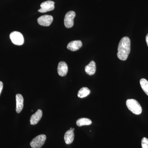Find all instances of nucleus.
I'll return each instance as SVG.
<instances>
[{
	"label": "nucleus",
	"instance_id": "obj_1",
	"mask_svg": "<svg viewBox=\"0 0 148 148\" xmlns=\"http://www.w3.org/2000/svg\"><path fill=\"white\" fill-rule=\"evenodd\" d=\"M131 42L128 37H124L121 40L118 47V58L122 61L127 59L130 51Z\"/></svg>",
	"mask_w": 148,
	"mask_h": 148
},
{
	"label": "nucleus",
	"instance_id": "obj_2",
	"mask_svg": "<svg viewBox=\"0 0 148 148\" xmlns=\"http://www.w3.org/2000/svg\"><path fill=\"white\" fill-rule=\"evenodd\" d=\"M126 104L127 108L133 114L139 115L142 113V107L138 101L135 99H128L126 101Z\"/></svg>",
	"mask_w": 148,
	"mask_h": 148
},
{
	"label": "nucleus",
	"instance_id": "obj_3",
	"mask_svg": "<svg viewBox=\"0 0 148 148\" xmlns=\"http://www.w3.org/2000/svg\"><path fill=\"white\" fill-rule=\"evenodd\" d=\"M46 140V136L44 134L38 135L34 138L30 143L32 148H40L42 147Z\"/></svg>",
	"mask_w": 148,
	"mask_h": 148
},
{
	"label": "nucleus",
	"instance_id": "obj_4",
	"mask_svg": "<svg viewBox=\"0 0 148 148\" xmlns=\"http://www.w3.org/2000/svg\"><path fill=\"white\" fill-rule=\"evenodd\" d=\"M11 40L14 44L17 45H21L24 44V38L23 35L20 32H14L10 35Z\"/></svg>",
	"mask_w": 148,
	"mask_h": 148
},
{
	"label": "nucleus",
	"instance_id": "obj_5",
	"mask_svg": "<svg viewBox=\"0 0 148 148\" xmlns=\"http://www.w3.org/2000/svg\"><path fill=\"white\" fill-rule=\"evenodd\" d=\"M76 16L75 12L71 11L67 12L64 18V25L67 28H71L74 25V19Z\"/></svg>",
	"mask_w": 148,
	"mask_h": 148
},
{
	"label": "nucleus",
	"instance_id": "obj_6",
	"mask_svg": "<svg viewBox=\"0 0 148 148\" xmlns=\"http://www.w3.org/2000/svg\"><path fill=\"white\" fill-rule=\"evenodd\" d=\"M40 7L41 8L38 11L41 13H45L53 10L55 8L54 2L51 1H47L44 2L41 4Z\"/></svg>",
	"mask_w": 148,
	"mask_h": 148
},
{
	"label": "nucleus",
	"instance_id": "obj_7",
	"mask_svg": "<svg viewBox=\"0 0 148 148\" xmlns=\"http://www.w3.org/2000/svg\"><path fill=\"white\" fill-rule=\"evenodd\" d=\"M53 21V16L51 15H45L40 16L38 19V22L40 25L48 27L50 26Z\"/></svg>",
	"mask_w": 148,
	"mask_h": 148
},
{
	"label": "nucleus",
	"instance_id": "obj_8",
	"mask_svg": "<svg viewBox=\"0 0 148 148\" xmlns=\"http://www.w3.org/2000/svg\"><path fill=\"white\" fill-rule=\"evenodd\" d=\"M42 116V110H38L36 112L32 115L30 118V124L32 125H35L38 123L40 120Z\"/></svg>",
	"mask_w": 148,
	"mask_h": 148
},
{
	"label": "nucleus",
	"instance_id": "obj_9",
	"mask_svg": "<svg viewBox=\"0 0 148 148\" xmlns=\"http://www.w3.org/2000/svg\"><path fill=\"white\" fill-rule=\"evenodd\" d=\"M57 71L59 75L64 77L67 75L68 72V66L66 62L61 61L58 64Z\"/></svg>",
	"mask_w": 148,
	"mask_h": 148
},
{
	"label": "nucleus",
	"instance_id": "obj_10",
	"mask_svg": "<svg viewBox=\"0 0 148 148\" xmlns=\"http://www.w3.org/2000/svg\"><path fill=\"white\" fill-rule=\"evenodd\" d=\"M82 46V42L79 40L71 42L67 45V49L71 51H76Z\"/></svg>",
	"mask_w": 148,
	"mask_h": 148
},
{
	"label": "nucleus",
	"instance_id": "obj_11",
	"mask_svg": "<svg viewBox=\"0 0 148 148\" xmlns=\"http://www.w3.org/2000/svg\"><path fill=\"white\" fill-rule=\"evenodd\" d=\"M16 108L17 113H20L24 108V99L23 96L20 94H17L16 95Z\"/></svg>",
	"mask_w": 148,
	"mask_h": 148
},
{
	"label": "nucleus",
	"instance_id": "obj_12",
	"mask_svg": "<svg viewBox=\"0 0 148 148\" xmlns=\"http://www.w3.org/2000/svg\"><path fill=\"white\" fill-rule=\"evenodd\" d=\"M85 71L88 75H92L95 73L96 71V64L94 61H90V63L86 66Z\"/></svg>",
	"mask_w": 148,
	"mask_h": 148
},
{
	"label": "nucleus",
	"instance_id": "obj_13",
	"mask_svg": "<svg viewBox=\"0 0 148 148\" xmlns=\"http://www.w3.org/2000/svg\"><path fill=\"white\" fill-rule=\"evenodd\" d=\"M75 137L74 131L69 130L66 131L64 135V140L67 145H70L73 143Z\"/></svg>",
	"mask_w": 148,
	"mask_h": 148
},
{
	"label": "nucleus",
	"instance_id": "obj_14",
	"mask_svg": "<svg viewBox=\"0 0 148 148\" xmlns=\"http://www.w3.org/2000/svg\"><path fill=\"white\" fill-rule=\"evenodd\" d=\"M92 122L91 120L86 118H82L77 121L76 124L78 126H82L83 125H88L92 124Z\"/></svg>",
	"mask_w": 148,
	"mask_h": 148
},
{
	"label": "nucleus",
	"instance_id": "obj_15",
	"mask_svg": "<svg viewBox=\"0 0 148 148\" xmlns=\"http://www.w3.org/2000/svg\"><path fill=\"white\" fill-rule=\"evenodd\" d=\"M90 90L87 87L82 88L78 92L77 96L79 98H84L90 94Z\"/></svg>",
	"mask_w": 148,
	"mask_h": 148
},
{
	"label": "nucleus",
	"instance_id": "obj_16",
	"mask_svg": "<svg viewBox=\"0 0 148 148\" xmlns=\"http://www.w3.org/2000/svg\"><path fill=\"white\" fill-rule=\"evenodd\" d=\"M140 84L142 89L145 93L148 96V81L145 79H141L140 80Z\"/></svg>",
	"mask_w": 148,
	"mask_h": 148
},
{
	"label": "nucleus",
	"instance_id": "obj_17",
	"mask_svg": "<svg viewBox=\"0 0 148 148\" xmlns=\"http://www.w3.org/2000/svg\"><path fill=\"white\" fill-rule=\"evenodd\" d=\"M142 148H148V139L146 138H143L142 140Z\"/></svg>",
	"mask_w": 148,
	"mask_h": 148
},
{
	"label": "nucleus",
	"instance_id": "obj_18",
	"mask_svg": "<svg viewBox=\"0 0 148 148\" xmlns=\"http://www.w3.org/2000/svg\"><path fill=\"white\" fill-rule=\"evenodd\" d=\"M3 88V83L2 82L0 81V95L1 93Z\"/></svg>",
	"mask_w": 148,
	"mask_h": 148
},
{
	"label": "nucleus",
	"instance_id": "obj_19",
	"mask_svg": "<svg viewBox=\"0 0 148 148\" xmlns=\"http://www.w3.org/2000/svg\"><path fill=\"white\" fill-rule=\"evenodd\" d=\"M146 42H147V46L148 47V34L147 35L146 37Z\"/></svg>",
	"mask_w": 148,
	"mask_h": 148
},
{
	"label": "nucleus",
	"instance_id": "obj_20",
	"mask_svg": "<svg viewBox=\"0 0 148 148\" xmlns=\"http://www.w3.org/2000/svg\"><path fill=\"white\" fill-rule=\"evenodd\" d=\"M74 130H75V129H74V128H72V130H73V131H74Z\"/></svg>",
	"mask_w": 148,
	"mask_h": 148
}]
</instances>
